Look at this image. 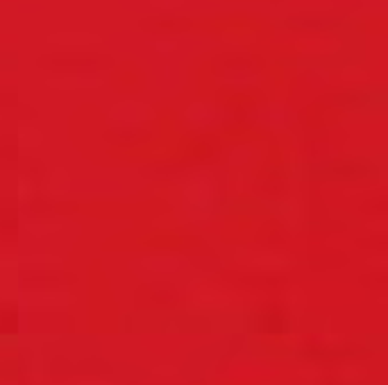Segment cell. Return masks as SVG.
<instances>
[{"label":"cell","mask_w":388,"mask_h":385,"mask_svg":"<svg viewBox=\"0 0 388 385\" xmlns=\"http://www.w3.org/2000/svg\"><path fill=\"white\" fill-rule=\"evenodd\" d=\"M112 59H103V54H46L41 66L55 71H98L112 66Z\"/></svg>","instance_id":"1"},{"label":"cell","mask_w":388,"mask_h":385,"mask_svg":"<svg viewBox=\"0 0 388 385\" xmlns=\"http://www.w3.org/2000/svg\"><path fill=\"white\" fill-rule=\"evenodd\" d=\"M254 120H257V107H254L252 97L248 95L232 97L225 114V127L229 134H243V131H248L254 125Z\"/></svg>","instance_id":"2"},{"label":"cell","mask_w":388,"mask_h":385,"mask_svg":"<svg viewBox=\"0 0 388 385\" xmlns=\"http://www.w3.org/2000/svg\"><path fill=\"white\" fill-rule=\"evenodd\" d=\"M214 69L225 77H246L261 71L263 61L250 57V54H220L214 61Z\"/></svg>","instance_id":"3"},{"label":"cell","mask_w":388,"mask_h":385,"mask_svg":"<svg viewBox=\"0 0 388 385\" xmlns=\"http://www.w3.org/2000/svg\"><path fill=\"white\" fill-rule=\"evenodd\" d=\"M188 157L195 163H214L220 157V143L216 136H200L191 143Z\"/></svg>","instance_id":"4"},{"label":"cell","mask_w":388,"mask_h":385,"mask_svg":"<svg viewBox=\"0 0 388 385\" xmlns=\"http://www.w3.org/2000/svg\"><path fill=\"white\" fill-rule=\"evenodd\" d=\"M105 138L109 143L120 148H132V146H139V143L148 141L150 138V131L141 129V127H116V129H109Z\"/></svg>","instance_id":"5"},{"label":"cell","mask_w":388,"mask_h":385,"mask_svg":"<svg viewBox=\"0 0 388 385\" xmlns=\"http://www.w3.org/2000/svg\"><path fill=\"white\" fill-rule=\"evenodd\" d=\"M143 28H148L152 32H180L188 28L186 18H173V16H164V18H148Z\"/></svg>","instance_id":"6"},{"label":"cell","mask_w":388,"mask_h":385,"mask_svg":"<svg viewBox=\"0 0 388 385\" xmlns=\"http://www.w3.org/2000/svg\"><path fill=\"white\" fill-rule=\"evenodd\" d=\"M361 211H365V213H388V197H375V200L365 202L361 206Z\"/></svg>","instance_id":"7"}]
</instances>
